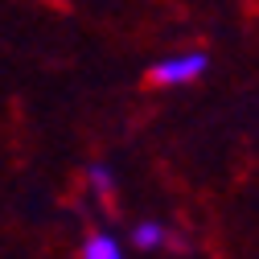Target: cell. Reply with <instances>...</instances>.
Masks as SVG:
<instances>
[{
  "label": "cell",
  "mask_w": 259,
  "mask_h": 259,
  "mask_svg": "<svg viewBox=\"0 0 259 259\" xmlns=\"http://www.w3.org/2000/svg\"><path fill=\"white\" fill-rule=\"evenodd\" d=\"M206 70H210V58L202 50H189V54H177V58H160L156 66L148 70V78L156 87H189V82H198Z\"/></svg>",
  "instance_id": "6da1fadb"
},
{
  "label": "cell",
  "mask_w": 259,
  "mask_h": 259,
  "mask_svg": "<svg viewBox=\"0 0 259 259\" xmlns=\"http://www.w3.org/2000/svg\"><path fill=\"white\" fill-rule=\"evenodd\" d=\"M82 259H123V247H119L111 235H87Z\"/></svg>",
  "instance_id": "7a4b0ae2"
},
{
  "label": "cell",
  "mask_w": 259,
  "mask_h": 259,
  "mask_svg": "<svg viewBox=\"0 0 259 259\" xmlns=\"http://www.w3.org/2000/svg\"><path fill=\"white\" fill-rule=\"evenodd\" d=\"M165 239H169V231L160 222H140V226H132V243L140 247V251H156V247H165Z\"/></svg>",
  "instance_id": "3957f363"
}]
</instances>
